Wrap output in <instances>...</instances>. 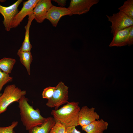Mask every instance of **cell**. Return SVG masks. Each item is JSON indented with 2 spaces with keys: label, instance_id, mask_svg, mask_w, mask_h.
I'll use <instances>...</instances> for the list:
<instances>
[{
  "label": "cell",
  "instance_id": "cell-19",
  "mask_svg": "<svg viewBox=\"0 0 133 133\" xmlns=\"http://www.w3.org/2000/svg\"><path fill=\"white\" fill-rule=\"evenodd\" d=\"M13 78L10 76L9 74L2 71L0 69V96L2 94L0 92L3 86L8 83L12 81Z\"/></svg>",
  "mask_w": 133,
  "mask_h": 133
},
{
  "label": "cell",
  "instance_id": "cell-8",
  "mask_svg": "<svg viewBox=\"0 0 133 133\" xmlns=\"http://www.w3.org/2000/svg\"><path fill=\"white\" fill-rule=\"evenodd\" d=\"M39 0H28L23 2L21 10L16 15L12 20L11 28L17 27L27 15L33 13V10Z\"/></svg>",
  "mask_w": 133,
  "mask_h": 133
},
{
  "label": "cell",
  "instance_id": "cell-13",
  "mask_svg": "<svg viewBox=\"0 0 133 133\" xmlns=\"http://www.w3.org/2000/svg\"><path fill=\"white\" fill-rule=\"evenodd\" d=\"M108 125L107 122L101 119L81 127L82 130L86 133H103L107 129Z\"/></svg>",
  "mask_w": 133,
  "mask_h": 133
},
{
  "label": "cell",
  "instance_id": "cell-12",
  "mask_svg": "<svg viewBox=\"0 0 133 133\" xmlns=\"http://www.w3.org/2000/svg\"><path fill=\"white\" fill-rule=\"evenodd\" d=\"M133 28V26L121 29L118 31L113 36L110 44V47H121L127 45V40L129 32Z\"/></svg>",
  "mask_w": 133,
  "mask_h": 133
},
{
  "label": "cell",
  "instance_id": "cell-1",
  "mask_svg": "<svg viewBox=\"0 0 133 133\" xmlns=\"http://www.w3.org/2000/svg\"><path fill=\"white\" fill-rule=\"evenodd\" d=\"M28 99L23 96L18 102L21 119L26 130L29 131L37 126L41 125L47 118L40 114L39 109H34L28 103Z\"/></svg>",
  "mask_w": 133,
  "mask_h": 133
},
{
  "label": "cell",
  "instance_id": "cell-14",
  "mask_svg": "<svg viewBox=\"0 0 133 133\" xmlns=\"http://www.w3.org/2000/svg\"><path fill=\"white\" fill-rule=\"evenodd\" d=\"M56 123L54 118L49 117L41 125L34 127L28 131L29 133H49Z\"/></svg>",
  "mask_w": 133,
  "mask_h": 133
},
{
  "label": "cell",
  "instance_id": "cell-7",
  "mask_svg": "<svg viewBox=\"0 0 133 133\" xmlns=\"http://www.w3.org/2000/svg\"><path fill=\"white\" fill-rule=\"evenodd\" d=\"M1 1L0 0V2ZM22 1V0H18L8 7L3 6L0 4V13L4 17L3 23L6 31H9L11 28L12 20L18 12V6Z\"/></svg>",
  "mask_w": 133,
  "mask_h": 133
},
{
  "label": "cell",
  "instance_id": "cell-21",
  "mask_svg": "<svg viewBox=\"0 0 133 133\" xmlns=\"http://www.w3.org/2000/svg\"><path fill=\"white\" fill-rule=\"evenodd\" d=\"M18 124L17 121L12 122L11 124L6 127H0V133H16L14 130Z\"/></svg>",
  "mask_w": 133,
  "mask_h": 133
},
{
  "label": "cell",
  "instance_id": "cell-11",
  "mask_svg": "<svg viewBox=\"0 0 133 133\" xmlns=\"http://www.w3.org/2000/svg\"><path fill=\"white\" fill-rule=\"evenodd\" d=\"M53 5L50 0H39L33 10L35 20L38 23L42 22L45 19L47 13Z\"/></svg>",
  "mask_w": 133,
  "mask_h": 133
},
{
  "label": "cell",
  "instance_id": "cell-6",
  "mask_svg": "<svg viewBox=\"0 0 133 133\" xmlns=\"http://www.w3.org/2000/svg\"><path fill=\"white\" fill-rule=\"evenodd\" d=\"M99 0H71L67 8L70 11L71 16L85 14L93 5L97 4Z\"/></svg>",
  "mask_w": 133,
  "mask_h": 133
},
{
  "label": "cell",
  "instance_id": "cell-9",
  "mask_svg": "<svg viewBox=\"0 0 133 133\" xmlns=\"http://www.w3.org/2000/svg\"><path fill=\"white\" fill-rule=\"evenodd\" d=\"M93 107L83 106L80 110L78 116V123L81 127L88 125L100 119V115L95 111Z\"/></svg>",
  "mask_w": 133,
  "mask_h": 133
},
{
  "label": "cell",
  "instance_id": "cell-26",
  "mask_svg": "<svg viewBox=\"0 0 133 133\" xmlns=\"http://www.w3.org/2000/svg\"><path fill=\"white\" fill-rule=\"evenodd\" d=\"M65 133H69L66 131Z\"/></svg>",
  "mask_w": 133,
  "mask_h": 133
},
{
  "label": "cell",
  "instance_id": "cell-3",
  "mask_svg": "<svg viewBox=\"0 0 133 133\" xmlns=\"http://www.w3.org/2000/svg\"><path fill=\"white\" fill-rule=\"evenodd\" d=\"M26 93L25 90H22L14 84L7 86L0 96V114L5 112L12 103L18 102L21 98Z\"/></svg>",
  "mask_w": 133,
  "mask_h": 133
},
{
  "label": "cell",
  "instance_id": "cell-22",
  "mask_svg": "<svg viewBox=\"0 0 133 133\" xmlns=\"http://www.w3.org/2000/svg\"><path fill=\"white\" fill-rule=\"evenodd\" d=\"M55 89V87L49 86L44 88L42 93L43 98L50 99L52 97Z\"/></svg>",
  "mask_w": 133,
  "mask_h": 133
},
{
  "label": "cell",
  "instance_id": "cell-17",
  "mask_svg": "<svg viewBox=\"0 0 133 133\" xmlns=\"http://www.w3.org/2000/svg\"><path fill=\"white\" fill-rule=\"evenodd\" d=\"M16 62L15 59L4 57L0 60V69L9 74L11 72Z\"/></svg>",
  "mask_w": 133,
  "mask_h": 133
},
{
  "label": "cell",
  "instance_id": "cell-25",
  "mask_svg": "<svg viewBox=\"0 0 133 133\" xmlns=\"http://www.w3.org/2000/svg\"><path fill=\"white\" fill-rule=\"evenodd\" d=\"M57 3L60 7H63L66 5V0H52Z\"/></svg>",
  "mask_w": 133,
  "mask_h": 133
},
{
  "label": "cell",
  "instance_id": "cell-4",
  "mask_svg": "<svg viewBox=\"0 0 133 133\" xmlns=\"http://www.w3.org/2000/svg\"><path fill=\"white\" fill-rule=\"evenodd\" d=\"M68 87L63 82H59L55 87L52 97L48 100L46 105L50 108L55 107V110H57L60 106L68 102Z\"/></svg>",
  "mask_w": 133,
  "mask_h": 133
},
{
  "label": "cell",
  "instance_id": "cell-18",
  "mask_svg": "<svg viewBox=\"0 0 133 133\" xmlns=\"http://www.w3.org/2000/svg\"><path fill=\"white\" fill-rule=\"evenodd\" d=\"M118 9L133 19V0H128L124 2L123 5Z\"/></svg>",
  "mask_w": 133,
  "mask_h": 133
},
{
  "label": "cell",
  "instance_id": "cell-5",
  "mask_svg": "<svg viewBox=\"0 0 133 133\" xmlns=\"http://www.w3.org/2000/svg\"><path fill=\"white\" fill-rule=\"evenodd\" d=\"M106 16L112 23L111 33L113 36L119 31L133 26V19L121 12L114 13L111 16Z\"/></svg>",
  "mask_w": 133,
  "mask_h": 133
},
{
  "label": "cell",
  "instance_id": "cell-20",
  "mask_svg": "<svg viewBox=\"0 0 133 133\" xmlns=\"http://www.w3.org/2000/svg\"><path fill=\"white\" fill-rule=\"evenodd\" d=\"M66 131V128L59 121H56L49 133H65Z\"/></svg>",
  "mask_w": 133,
  "mask_h": 133
},
{
  "label": "cell",
  "instance_id": "cell-23",
  "mask_svg": "<svg viewBox=\"0 0 133 133\" xmlns=\"http://www.w3.org/2000/svg\"><path fill=\"white\" fill-rule=\"evenodd\" d=\"M133 44V28L130 31L127 40V45L130 46Z\"/></svg>",
  "mask_w": 133,
  "mask_h": 133
},
{
  "label": "cell",
  "instance_id": "cell-24",
  "mask_svg": "<svg viewBox=\"0 0 133 133\" xmlns=\"http://www.w3.org/2000/svg\"><path fill=\"white\" fill-rule=\"evenodd\" d=\"M66 131L69 133H81L76 129L75 127L66 128Z\"/></svg>",
  "mask_w": 133,
  "mask_h": 133
},
{
  "label": "cell",
  "instance_id": "cell-2",
  "mask_svg": "<svg viewBox=\"0 0 133 133\" xmlns=\"http://www.w3.org/2000/svg\"><path fill=\"white\" fill-rule=\"evenodd\" d=\"M78 102H68L57 110H52L51 114L56 121H59L66 128L79 125L78 116L80 109Z\"/></svg>",
  "mask_w": 133,
  "mask_h": 133
},
{
  "label": "cell",
  "instance_id": "cell-16",
  "mask_svg": "<svg viewBox=\"0 0 133 133\" xmlns=\"http://www.w3.org/2000/svg\"><path fill=\"white\" fill-rule=\"evenodd\" d=\"M17 54L19 57L20 62L25 67L28 75H30V65L33 60L31 51H24L18 50Z\"/></svg>",
  "mask_w": 133,
  "mask_h": 133
},
{
  "label": "cell",
  "instance_id": "cell-10",
  "mask_svg": "<svg viewBox=\"0 0 133 133\" xmlns=\"http://www.w3.org/2000/svg\"><path fill=\"white\" fill-rule=\"evenodd\" d=\"M67 15L71 16L70 12L67 8L53 5L48 11L45 19L48 20L53 27H56L61 18Z\"/></svg>",
  "mask_w": 133,
  "mask_h": 133
},
{
  "label": "cell",
  "instance_id": "cell-15",
  "mask_svg": "<svg viewBox=\"0 0 133 133\" xmlns=\"http://www.w3.org/2000/svg\"><path fill=\"white\" fill-rule=\"evenodd\" d=\"M28 16V22L27 25L24 27L25 30V32L24 40L19 50L22 51H31L32 47L30 41L29 30L32 22L34 19V16L33 13L29 15Z\"/></svg>",
  "mask_w": 133,
  "mask_h": 133
}]
</instances>
